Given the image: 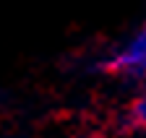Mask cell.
<instances>
[{
	"mask_svg": "<svg viewBox=\"0 0 146 138\" xmlns=\"http://www.w3.org/2000/svg\"><path fill=\"white\" fill-rule=\"evenodd\" d=\"M99 71L131 81H146V21L99 60Z\"/></svg>",
	"mask_w": 146,
	"mask_h": 138,
	"instance_id": "cell-1",
	"label": "cell"
},
{
	"mask_svg": "<svg viewBox=\"0 0 146 138\" xmlns=\"http://www.w3.org/2000/svg\"><path fill=\"white\" fill-rule=\"evenodd\" d=\"M128 123H131L133 130L146 135V91L138 94L131 104H128Z\"/></svg>",
	"mask_w": 146,
	"mask_h": 138,
	"instance_id": "cell-2",
	"label": "cell"
}]
</instances>
